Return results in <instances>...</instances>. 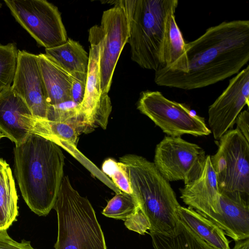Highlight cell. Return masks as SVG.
Wrapping results in <instances>:
<instances>
[{
	"label": "cell",
	"mask_w": 249,
	"mask_h": 249,
	"mask_svg": "<svg viewBox=\"0 0 249 249\" xmlns=\"http://www.w3.org/2000/svg\"><path fill=\"white\" fill-rule=\"evenodd\" d=\"M249 60V21H223L186 43L179 61L155 71L154 81L184 90L202 88L237 74Z\"/></svg>",
	"instance_id": "6da1fadb"
},
{
	"label": "cell",
	"mask_w": 249,
	"mask_h": 249,
	"mask_svg": "<svg viewBox=\"0 0 249 249\" xmlns=\"http://www.w3.org/2000/svg\"><path fill=\"white\" fill-rule=\"evenodd\" d=\"M15 173L29 208L46 216L53 208L64 177L65 156L57 144L31 133L14 149Z\"/></svg>",
	"instance_id": "7a4b0ae2"
},
{
	"label": "cell",
	"mask_w": 249,
	"mask_h": 249,
	"mask_svg": "<svg viewBox=\"0 0 249 249\" xmlns=\"http://www.w3.org/2000/svg\"><path fill=\"white\" fill-rule=\"evenodd\" d=\"M119 160L125 166L132 195L149 221V231L176 235L180 226L177 213L180 205L169 181L143 157L126 154Z\"/></svg>",
	"instance_id": "3957f363"
},
{
	"label": "cell",
	"mask_w": 249,
	"mask_h": 249,
	"mask_svg": "<svg viewBox=\"0 0 249 249\" xmlns=\"http://www.w3.org/2000/svg\"><path fill=\"white\" fill-rule=\"evenodd\" d=\"M129 30L131 58L141 68L157 71L166 18L178 0H121Z\"/></svg>",
	"instance_id": "277c9868"
},
{
	"label": "cell",
	"mask_w": 249,
	"mask_h": 249,
	"mask_svg": "<svg viewBox=\"0 0 249 249\" xmlns=\"http://www.w3.org/2000/svg\"><path fill=\"white\" fill-rule=\"evenodd\" d=\"M53 208L58 220L55 249H107L103 232L89 201L62 179Z\"/></svg>",
	"instance_id": "5b68a950"
},
{
	"label": "cell",
	"mask_w": 249,
	"mask_h": 249,
	"mask_svg": "<svg viewBox=\"0 0 249 249\" xmlns=\"http://www.w3.org/2000/svg\"><path fill=\"white\" fill-rule=\"evenodd\" d=\"M218 149L211 157L220 194L249 195V142L236 128L219 140Z\"/></svg>",
	"instance_id": "8992f818"
},
{
	"label": "cell",
	"mask_w": 249,
	"mask_h": 249,
	"mask_svg": "<svg viewBox=\"0 0 249 249\" xmlns=\"http://www.w3.org/2000/svg\"><path fill=\"white\" fill-rule=\"evenodd\" d=\"M137 109L169 136H203L212 133L203 118L193 114L185 105L170 100L158 91L141 92Z\"/></svg>",
	"instance_id": "52a82bcc"
},
{
	"label": "cell",
	"mask_w": 249,
	"mask_h": 249,
	"mask_svg": "<svg viewBox=\"0 0 249 249\" xmlns=\"http://www.w3.org/2000/svg\"><path fill=\"white\" fill-rule=\"evenodd\" d=\"M16 20L45 49L68 39L58 8L45 0H4Z\"/></svg>",
	"instance_id": "ba28073f"
},
{
	"label": "cell",
	"mask_w": 249,
	"mask_h": 249,
	"mask_svg": "<svg viewBox=\"0 0 249 249\" xmlns=\"http://www.w3.org/2000/svg\"><path fill=\"white\" fill-rule=\"evenodd\" d=\"M206 158L197 144L167 136L157 145L153 163L167 181L182 180L186 185L200 176Z\"/></svg>",
	"instance_id": "9c48e42d"
},
{
	"label": "cell",
	"mask_w": 249,
	"mask_h": 249,
	"mask_svg": "<svg viewBox=\"0 0 249 249\" xmlns=\"http://www.w3.org/2000/svg\"><path fill=\"white\" fill-rule=\"evenodd\" d=\"M103 12L100 27L103 33L101 49V90L108 93L121 53L129 38L127 19L121 0Z\"/></svg>",
	"instance_id": "30bf717a"
},
{
	"label": "cell",
	"mask_w": 249,
	"mask_h": 249,
	"mask_svg": "<svg viewBox=\"0 0 249 249\" xmlns=\"http://www.w3.org/2000/svg\"><path fill=\"white\" fill-rule=\"evenodd\" d=\"M245 106H249V66L231 78L227 88L209 107L208 123L214 139L231 130Z\"/></svg>",
	"instance_id": "8fae6325"
},
{
	"label": "cell",
	"mask_w": 249,
	"mask_h": 249,
	"mask_svg": "<svg viewBox=\"0 0 249 249\" xmlns=\"http://www.w3.org/2000/svg\"><path fill=\"white\" fill-rule=\"evenodd\" d=\"M11 88L23 100L33 116L46 118L47 94L38 55L18 50L16 71Z\"/></svg>",
	"instance_id": "7c38bea8"
},
{
	"label": "cell",
	"mask_w": 249,
	"mask_h": 249,
	"mask_svg": "<svg viewBox=\"0 0 249 249\" xmlns=\"http://www.w3.org/2000/svg\"><path fill=\"white\" fill-rule=\"evenodd\" d=\"M180 192V198L189 208L208 219L221 214L220 193L210 155L206 156L200 176L185 185Z\"/></svg>",
	"instance_id": "4fadbf2b"
},
{
	"label": "cell",
	"mask_w": 249,
	"mask_h": 249,
	"mask_svg": "<svg viewBox=\"0 0 249 249\" xmlns=\"http://www.w3.org/2000/svg\"><path fill=\"white\" fill-rule=\"evenodd\" d=\"M221 213L211 220L235 241L249 237L248 198L241 195L220 194Z\"/></svg>",
	"instance_id": "5bb4252c"
},
{
	"label": "cell",
	"mask_w": 249,
	"mask_h": 249,
	"mask_svg": "<svg viewBox=\"0 0 249 249\" xmlns=\"http://www.w3.org/2000/svg\"><path fill=\"white\" fill-rule=\"evenodd\" d=\"M103 36V31L99 25H95L89 30L90 47L86 88L84 100L79 105V110L84 124L90 131L88 122L101 94L100 57Z\"/></svg>",
	"instance_id": "9a60e30c"
},
{
	"label": "cell",
	"mask_w": 249,
	"mask_h": 249,
	"mask_svg": "<svg viewBox=\"0 0 249 249\" xmlns=\"http://www.w3.org/2000/svg\"><path fill=\"white\" fill-rule=\"evenodd\" d=\"M20 122L29 133L52 141L72 155L77 153L76 145L80 133L73 125L68 123L52 121L28 114L21 117Z\"/></svg>",
	"instance_id": "2e32d148"
},
{
	"label": "cell",
	"mask_w": 249,
	"mask_h": 249,
	"mask_svg": "<svg viewBox=\"0 0 249 249\" xmlns=\"http://www.w3.org/2000/svg\"><path fill=\"white\" fill-rule=\"evenodd\" d=\"M32 114L23 100L11 88L0 94V131L16 145L23 142L31 134L21 125V117Z\"/></svg>",
	"instance_id": "e0dca14e"
},
{
	"label": "cell",
	"mask_w": 249,
	"mask_h": 249,
	"mask_svg": "<svg viewBox=\"0 0 249 249\" xmlns=\"http://www.w3.org/2000/svg\"><path fill=\"white\" fill-rule=\"evenodd\" d=\"M38 55L40 71L47 94L48 105L71 100L72 76L45 53Z\"/></svg>",
	"instance_id": "ac0fdd59"
},
{
	"label": "cell",
	"mask_w": 249,
	"mask_h": 249,
	"mask_svg": "<svg viewBox=\"0 0 249 249\" xmlns=\"http://www.w3.org/2000/svg\"><path fill=\"white\" fill-rule=\"evenodd\" d=\"M177 213L180 223L211 246L216 249H230L224 231L208 218L191 208L180 205Z\"/></svg>",
	"instance_id": "d6986e66"
},
{
	"label": "cell",
	"mask_w": 249,
	"mask_h": 249,
	"mask_svg": "<svg viewBox=\"0 0 249 249\" xmlns=\"http://www.w3.org/2000/svg\"><path fill=\"white\" fill-rule=\"evenodd\" d=\"M18 196L9 164L0 158V230H7L18 215Z\"/></svg>",
	"instance_id": "ffe728a7"
},
{
	"label": "cell",
	"mask_w": 249,
	"mask_h": 249,
	"mask_svg": "<svg viewBox=\"0 0 249 249\" xmlns=\"http://www.w3.org/2000/svg\"><path fill=\"white\" fill-rule=\"evenodd\" d=\"M46 54L71 74L87 72L89 55L83 46L70 38L64 44L45 49Z\"/></svg>",
	"instance_id": "44dd1931"
},
{
	"label": "cell",
	"mask_w": 249,
	"mask_h": 249,
	"mask_svg": "<svg viewBox=\"0 0 249 249\" xmlns=\"http://www.w3.org/2000/svg\"><path fill=\"white\" fill-rule=\"evenodd\" d=\"M173 10L167 17L164 35L160 53V69L169 68L176 65L184 53L186 42Z\"/></svg>",
	"instance_id": "7402d4cb"
},
{
	"label": "cell",
	"mask_w": 249,
	"mask_h": 249,
	"mask_svg": "<svg viewBox=\"0 0 249 249\" xmlns=\"http://www.w3.org/2000/svg\"><path fill=\"white\" fill-rule=\"evenodd\" d=\"M180 222V221H179ZM154 249H216L200 238L180 223V228L174 236L150 231Z\"/></svg>",
	"instance_id": "603a6c76"
},
{
	"label": "cell",
	"mask_w": 249,
	"mask_h": 249,
	"mask_svg": "<svg viewBox=\"0 0 249 249\" xmlns=\"http://www.w3.org/2000/svg\"><path fill=\"white\" fill-rule=\"evenodd\" d=\"M18 50L16 44H0V94L10 89L16 71Z\"/></svg>",
	"instance_id": "cb8c5ba5"
},
{
	"label": "cell",
	"mask_w": 249,
	"mask_h": 249,
	"mask_svg": "<svg viewBox=\"0 0 249 249\" xmlns=\"http://www.w3.org/2000/svg\"><path fill=\"white\" fill-rule=\"evenodd\" d=\"M139 207L132 194L121 191L108 202L102 214L108 217L125 221Z\"/></svg>",
	"instance_id": "d4e9b609"
},
{
	"label": "cell",
	"mask_w": 249,
	"mask_h": 249,
	"mask_svg": "<svg viewBox=\"0 0 249 249\" xmlns=\"http://www.w3.org/2000/svg\"><path fill=\"white\" fill-rule=\"evenodd\" d=\"M80 114L79 105L70 100L48 105L46 119L54 122L71 124Z\"/></svg>",
	"instance_id": "484cf974"
},
{
	"label": "cell",
	"mask_w": 249,
	"mask_h": 249,
	"mask_svg": "<svg viewBox=\"0 0 249 249\" xmlns=\"http://www.w3.org/2000/svg\"><path fill=\"white\" fill-rule=\"evenodd\" d=\"M102 170L111 178L115 186L121 191L132 194L125 167L123 163L109 158L103 163Z\"/></svg>",
	"instance_id": "4316f807"
},
{
	"label": "cell",
	"mask_w": 249,
	"mask_h": 249,
	"mask_svg": "<svg viewBox=\"0 0 249 249\" xmlns=\"http://www.w3.org/2000/svg\"><path fill=\"white\" fill-rule=\"evenodd\" d=\"M112 110L110 99L108 93H101L100 99L88 122V126L92 131L94 128H107L108 118Z\"/></svg>",
	"instance_id": "83f0119b"
},
{
	"label": "cell",
	"mask_w": 249,
	"mask_h": 249,
	"mask_svg": "<svg viewBox=\"0 0 249 249\" xmlns=\"http://www.w3.org/2000/svg\"><path fill=\"white\" fill-rule=\"evenodd\" d=\"M124 225L128 229L140 234H144L150 228L149 221L140 207L124 221Z\"/></svg>",
	"instance_id": "f1b7e54d"
},
{
	"label": "cell",
	"mask_w": 249,
	"mask_h": 249,
	"mask_svg": "<svg viewBox=\"0 0 249 249\" xmlns=\"http://www.w3.org/2000/svg\"><path fill=\"white\" fill-rule=\"evenodd\" d=\"M72 81L71 88V100L80 105L85 97L87 73H76L72 74Z\"/></svg>",
	"instance_id": "f546056e"
},
{
	"label": "cell",
	"mask_w": 249,
	"mask_h": 249,
	"mask_svg": "<svg viewBox=\"0 0 249 249\" xmlns=\"http://www.w3.org/2000/svg\"><path fill=\"white\" fill-rule=\"evenodd\" d=\"M0 249H36L30 241L22 240L18 242L8 234L7 230H0Z\"/></svg>",
	"instance_id": "4dcf8cb0"
},
{
	"label": "cell",
	"mask_w": 249,
	"mask_h": 249,
	"mask_svg": "<svg viewBox=\"0 0 249 249\" xmlns=\"http://www.w3.org/2000/svg\"><path fill=\"white\" fill-rule=\"evenodd\" d=\"M235 123L237 128L244 136L246 140L249 142V108L241 112L237 117Z\"/></svg>",
	"instance_id": "1f68e13d"
},
{
	"label": "cell",
	"mask_w": 249,
	"mask_h": 249,
	"mask_svg": "<svg viewBox=\"0 0 249 249\" xmlns=\"http://www.w3.org/2000/svg\"><path fill=\"white\" fill-rule=\"evenodd\" d=\"M232 249H249V238L236 241Z\"/></svg>",
	"instance_id": "d6a6232c"
},
{
	"label": "cell",
	"mask_w": 249,
	"mask_h": 249,
	"mask_svg": "<svg viewBox=\"0 0 249 249\" xmlns=\"http://www.w3.org/2000/svg\"><path fill=\"white\" fill-rule=\"evenodd\" d=\"M3 137H3V135H2V134L1 133V132L0 131V140Z\"/></svg>",
	"instance_id": "836d02e7"
},
{
	"label": "cell",
	"mask_w": 249,
	"mask_h": 249,
	"mask_svg": "<svg viewBox=\"0 0 249 249\" xmlns=\"http://www.w3.org/2000/svg\"><path fill=\"white\" fill-rule=\"evenodd\" d=\"M2 6V4L0 2V8Z\"/></svg>",
	"instance_id": "e575fe53"
}]
</instances>
